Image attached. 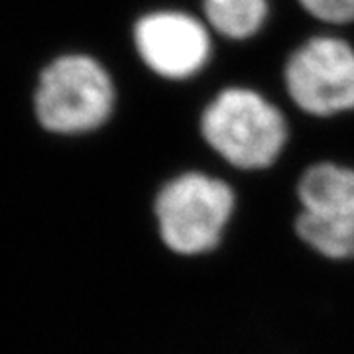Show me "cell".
Listing matches in <instances>:
<instances>
[{
    "label": "cell",
    "mask_w": 354,
    "mask_h": 354,
    "mask_svg": "<svg viewBox=\"0 0 354 354\" xmlns=\"http://www.w3.org/2000/svg\"><path fill=\"white\" fill-rule=\"evenodd\" d=\"M140 57L165 79H187L199 73L211 55V38L193 16L174 10L152 12L134 28Z\"/></svg>",
    "instance_id": "obj_6"
},
{
    "label": "cell",
    "mask_w": 354,
    "mask_h": 354,
    "mask_svg": "<svg viewBox=\"0 0 354 354\" xmlns=\"http://www.w3.org/2000/svg\"><path fill=\"white\" fill-rule=\"evenodd\" d=\"M205 16L218 34L232 39L254 36L268 16V0H203Z\"/></svg>",
    "instance_id": "obj_7"
},
{
    "label": "cell",
    "mask_w": 354,
    "mask_h": 354,
    "mask_svg": "<svg viewBox=\"0 0 354 354\" xmlns=\"http://www.w3.org/2000/svg\"><path fill=\"white\" fill-rule=\"evenodd\" d=\"M209 146L241 169H262L276 162L288 140L283 114L250 88H227L203 113Z\"/></svg>",
    "instance_id": "obj_1"
},
{
    "label": "cell",
    "mask_w": 354,
    "mask_h": 354,
    "mask_svg": "<svg viewBox=\"0 0 354 354\" xmlns=\"http://www.w3.org/2000/svg\"><path fill=\"white\" fill-rule=\"evenodd\" d=\"M153 211L165 246L197 256L218 246L234 211V193L216 177L191 171L165 183Z\"/></svg>",
    "instance_id": "obj_3"
},
{
    "label": "cell",
    "mask_w": 354,
    "mask_h": 354,
    "mask_svg": "<svg viewBox=\"0 0 354 354\" xmlns=\"http://www.w3.org/2000/svg\"><path fill=\"white\" fill-rule=\"evenodd\" d=\"M286 87L309 114L330 116L354 109V50L339 38H313L293 51Z\"/></svg>",
    "instance_id": "obj_5"
},
{
    "label": "cell",
    "mask_w": 354,
    "mask_h": 354,
    "mask_svg": "<svg viewBox=\"0 0 354 354\" xmlns=\"http://www.w3.org/2000/svg\"><path fill=\"white\" fill-rule=\"evenodd\" d=\"M111 75L88 55H62L39 75L34 109L39 124L55 134H85L113 114Z\"/></svg>",
    "instance_id": "obj_2"
},
{
    "label": "cell",
    "mask_w": 354,
    "mask_h": 354,
    "mask_svg": "<svg viewBox=\"0 0 354 354\" xmlns=\"http://www.w3.org/2000/svg\"><path fill=\"white\" fill-rule=\"evenodd\" d=\"M299 239L330 260L354 258V169L317 164L299 179Z\"/></svg>",
    "instance_id": "obj_4"
},
{
    "label": "cell",
    "mask_w": 354,
    "mask_h": 354,
    "mask_svg": "<svg viewBox=\"0 0 354 354\" xmlns=\"http://www.w3.org/2000/svg\"><path fill=\"white\" fill-rule=\"evenodd\" d=\"M311 16L330 24L354 22V0H299Z\"/></svg>",
    "instance_id": "obj_8"
}]
</instances>
